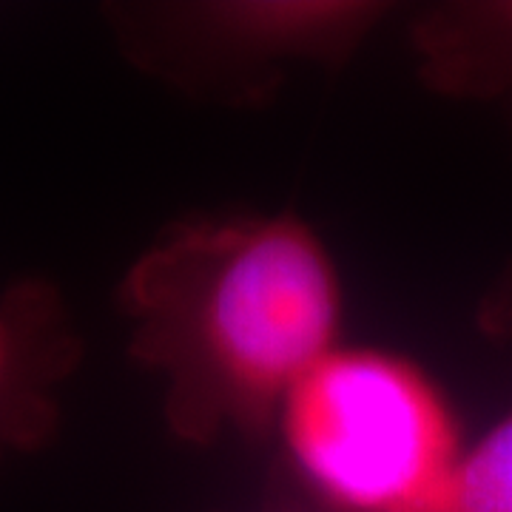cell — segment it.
I'll return each mask as SVG.
<instances>
[{"label": "cell", "mask_w": 512, "mask_h": 512, "mask_svg": "<svg viewBox=\"0 0 512 512\" xmlns=\"http://www.w3.org/2000/svg\"><path fill=\"white\" fill-rule=\"evenodd\" d=\"M268 439L296 501L316 512H441L473 444L424 362L348 342L293 384Z\"/></svg>", "instance_id": "7a4b0ae2"}, {"label": "cell", "mask_w": 512, "mask_h": 512, "mask_svg": "<svg viewBox=\"0 0 512 512\" xmlns=\"http://www.w3.org/2000/svg\"><path fill=\"white\" fill-rule=\"evenodd\" d=\"M393 15L382 0H183L109 12L146 74L220 103H259L305 69H339Z\"/></svg>", "instance_id": "3957f363"}, {"label": "cell", "mask_w": 512, "mask_h": 512, "mask_svg": "<svg viewBox=\"0 0 512 512\" xmlns=\"http://www.w3.org/2000/svg\"><path fill=\"white\" fill-rule=\"evenodd\" d=\"M262 512H316L311 507H305V504H299V501H291V504H282V507H268V510Z\"/></svg>", "instance_id": "ba28073f"}, {"label": "cell", "mask_w": 512, "mask_h": 512, "mask_svg": "<svg viewBox=\"0 0 512 512\" xmlns=\"http://www.w3.org/2000/svg\"><path fill=\"white\" fill-rule=\"evenodd\" d=\"M478 325L498 339H512V265L504 268L478 308Z\"/></svg>", "instance_id": "52a82bcc"}, {"label": "cell", "mask_w": 512, "mask_h": 512, "mask_svg": "<svg viewBox=\"0 0 512 512\" xmlns=\"http://www.w3.org/2000/svg\"><path fill=\"white\" fill-rule=\"evenodd\" d=\"M83 342L57 285L20 279L0 291V464L35 453L60 427V390Z\"/></svg>", "instance_id": "277c9868"}, {"label": "cell", "mask_w": 512, "mask_h": 512, "mask_svg": "<svg viewBox=\"0 0 512 512\" xmlns=\"http://www.w3.org/2000/svg\"><path fill=\"white\" fill-rule=\"evenodd\" d=\"M441 512H512V410L470 444L456 490Z\"/></svg>", "instance_id": "8992f818"}, {"label": "cell", "mask_w": 512, "mask_h": 512, "mask_svg": "<svg viewBox=\"0 0 512 512\" xmlns=\"http://www.w3.org/2000/svg\"><path fill=\"white\" fill-rule=\"evenodd\" d=\"M117 302L168 430L197 447L268 439L293 384L345 342L339 262L296 211L171 222L128 265Z\"/></svg>", "instance_id": "6da1fadb"}, {"label": "cell", "mask_w": 512, "mask_h": 512, "mask_svg": "<svg viewBox=\"0 0 512 512\" xmlns=\"http://www.w3.org/2000/svg\"><path fill=\"white\" fill-rule=\"evenodd\" d=\"M410 43L433 92L498 106L512 126V0L436 3L413 18Z\"/></svg>", "instance_id": "5b68a950"}]
</instances>
